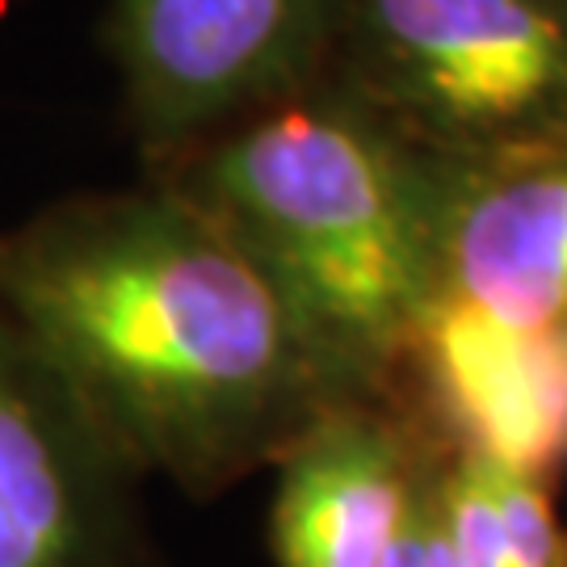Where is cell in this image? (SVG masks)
I'll return each instance as SVG.
<instances>
[{"mask_svg": "<svg viewBox=\"0 0 567 567\" xmlns=\"http://www.w3.org/2000/svg\"><path fill=\"white\" fill-rule=\"evenodd\" d=\"M433 450L383 400H341L278 458V567H379Z\"/></svg>", "mask_w": 567, "mask_h": 567, "instance_id": "obj_8", "label": "cell"}, {"mask_svg": "<svg viewBox=\"0 0 567 567\" xmlns=\"http://www.w3.org/2000/svg\"><path fill=\"white\" fill-rule=\"evenodd\" d=\"M328 72L433 164L505 161L567 135V0H349Z\"/></svg>", "mask_w": 567, "mask_h": 567, "instance_id": "obj_3", "label": "cell"}, {"mask_svg": "<svg viewBox=\"0 0 567 567\" xmlns=\"http://www.w3.org/2000/svg\"><path fill=\"white\" fill-rule=\"evenodd\" d=\"M349 0H105L102 51L143 168L320 81Z\"/></svg>", "mask_w": 567, "mask_h": 567, "instance_id": "obj_4", "label": "cell"}, {"mask_svg": "<svg viewBox=\"0 0 567 567\" xmlns=\"http://www.w3.org/2000/svg\"><path fill=\"white\" fill-rule=\"evenodd\" d=\"M433 189V295L513 328H567V135Z\"/></svg>", "mask_w": 567, "mask_h": 567, "instance_id": "obj_6", "label": "cell"}, {"mask_svg": "<svg viewBox=\"0 0 567 567\" xmlns=\"http://www.w3.org/2000/svg\"><path fill=\"white\" fill-rule=\"evenodd\" d=\"M484 463L487 492L501 517V543H505V567H559L567 538L559 534L555 508L547 496V480H534L508 466Z\"/></svg>", "mask_w": 567, "mask_h": 567, "instance_id": "obj_10", "label": "cell"}, {"mask_svg": "<svg viewBox=\"0 0 567 567\" xmlns=\"http://www.w3.org/2000/svg\"><path fill=\"white\" fill-rule=\"evenodd\" d=\"M379 567H454L442 505H437V450L429 458L425 484L416 492V505L404 517L400 534L391 538V547H386Z\"/></svg>", "mask_w": 567, "mask_h": 567, "instance_id": "obj_11", "label": "cell"}, {"mask_svg": "<svg viewBox=\"0 0 567 567\" xmlns=\"http://www.w3.org/2000/svg\"><path fill=\"white\" fill-rule=\"evenodd\" d=\"M559 567H567V550H564V564H559Z\"/></svg>", "mask_w": 567, "mask_h": 567, "instance_id": "obj_12", "label": "cell"}, {"mask_svg": "<svg viewBox=\"0 0 567 567\" xmlns=\"http://www.w3.org/2000/svg\"><path fill=\"white\" fill-rule=\"evenodd\" d=\"M404 370L450 450L534 480L567 463V328H513L433 295Z\"/></svg>", "mask_w": 567, "mask_h": 567, "instance_id": "obj_7", "label": "cell"}, {"mask_svg": "<svg viewBox=\"0 0 567 567\" xmlns=\"http://www.w3.org/2000/svg\"><path fill=\"white\" fill-rule=\"evenodd\" d=\"M143 173L240 244L341 400H383L433 299L437 164L324 72Z\"/></svg>", "mask_w": 567, "mask_h": 567, "instance_id": "obj_2", "label": "cell"}, {"mask_svg": "<svg viewBox=\"0 0 567 567\" xmlns=\"http://www.w3.org/2000/svg\"><path fill=\"white\" fill-rule=\"evenodd\" d=\"M437 505H442L454 567H505L501 517L487 492L484 463L475 454L450 450L437 458Z\"/></svg>", "mask_w": 567, "mask_h": 567, "instance_id": "obj_9", "label": "cell"}, {"mask_svg": "<svg viewBox=\"0 0 567 567\" xmlns=\"http://www.w3.org/2000/svg\"><path fill=\"white\" fill-rule=\"evenodd\" d=\"M0 311L143 484L198 501L341 404L278 290L161 173L0 227Z\"/></svg>", "mask_w": 567, "mask_h": 567, "instance_id": "obj_1", "label": "cell"}, {"mask_svg": "<svg viewBox=\"0 0 567 567\" xmlns=\"http://www.w3.org/2000/svg\"><path fill=\"white\" fill-rule=\"evenodd\" d=\"M0 567H156L143 480L4 311Z\"/></svg>", "mask_w": 567, "mask_h": 567, "instance_id": "obj_5", "label": "cell"}]
</instances>
